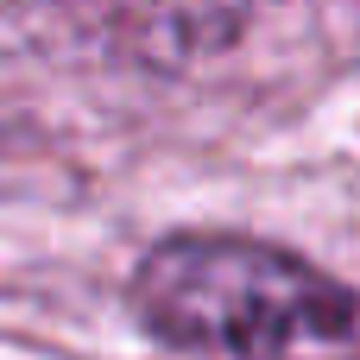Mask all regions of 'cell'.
Instances as JSON below:
<instances>
[{
    "label": "cell",
    "mask_w": 360,
    "mask_h": 360,
    "mask_svg": "<svg viewBox=\"0 0 360 360\" xmlns=\"http://www.w3.org/2000/svg\"><path fill=\"white\" fill-rule=\"evenodd\" d=\"M133 316L202 360H360V291L247 234H171L133 266Z\"/></svg>",
    "instance_id": "1"
}]
</instances>
